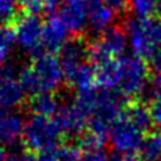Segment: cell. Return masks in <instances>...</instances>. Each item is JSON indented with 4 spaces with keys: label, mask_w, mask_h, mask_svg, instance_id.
Returning <instances> with one entry per match:
<instances>
[{
    "label": "cell",
    "mask_w": 161,
    "mask_h": 161,
    "mask_svg": "<svg viewBox=\"0 0 161 161\" xmlns=\"http://www.w3.org/2000/svg\"><path fill=\"white\" fill-rule=\"evenodd\" d=\"M125 32L130 39L136 57L150 60L161 48V20L154 18H133L125 22Z\"/></svg>",
    "instance_id": "cell-1"
},
{
    "label": "cell",
    "mask_w": 161,
    "mask_h": 161,
    "mask_svg": "<svg viewBox=\"0 0 161 161\" xmlns=\"http://www.w3.org/2000/svg\"><path fill=\"white\" fill-rule=\"evenodd\" d=\"M60 136L62 133L53 118L34 115L26 124L23 141L28 150L42 153L47 149L58 147Z\"/></svg>",
    "instance_id": "cell-2"
},
{
    "label": "cell",
    "mask_w": 161,
    "mask_h": 161,
    "mask_svg": "<svg viewBox=\"0 0 161 161\" xmlns=\"http://www.w3.org/2000/svg\"><path fill=\"white\" fill-rule=\"evenodd\" d=\"M149 80V67L138 57L119 58L118 89L125 97H137L147 87Z\"/></svg>",
    "instance_id": "cell-3"
},
{
    "label": "cell",
    "mask_w": 161,
    "mask_h": 161,
    "mask_svg": "<svg viewBox=\"0 0 161 161\" xmlns=\"http://www.w3.org/2000/svg\"><path fill=\"white\" fill-rule=\"evenodd\" d=\"M144 133L145 132H142L138 126H136L122 113L110 128L109 138L115 152L124 154H133L138 152L141 144L145 138Z\"/></svg>",
    "instance_id": "cell-4"
},
{
    "label": "cell",
    "mask_w": 161,
    "mask_h": 161,
    "mask_svg": "<svg viewBox=\"0 0 161 161\" xmlns=\"http://www.w3.org/2000/svg\"><path fill=\"white\" fill-rule=\"evenodd\" d=\"M16 30V40L23 50L35 59L40 55L46 54L42 42L43 23L35 15H24L18 16L14 20Z\"/></svg>",
    "instance_id": "cell-5"
},
{
    "label": "cell",
    "mask_w": 161,
    "mask_h": 161,
    "mask_svg": "<svg viewBox=\"0 0 161 161\" xmlns=\"http://www.w3.org/2000/svg\"><path fill=\"white\" fill-rule=\"evenodd\" d=\"M32 73L36 80V89L39 93H54L58 90L63 77V70L60 60L55 57V54H43L35 58L31 63Z\"/></svg>",
    "instance_id": "cell-6"
},
{
    "label": "cell",
    "mask_w": 161,
    "mask_h": 161,
    "mask_svg": "<svg viewBox=\"0 0 161 161\" xmlns=\"http://www.w3.org/2000/svg\"><path fill=\"white\" fill-rule=\"evenodd\" d=\"M69 31L66 23L62 20L59 15H50L48 19L43 23L42 42L43 47L48 54L60 53V50L67 43Z\"/></svg>",
    "instance_id": "cell-7"
},
{
    "label": "cell",
    "mask_w": 161,
    "mask_h": 161,
    "mask_svg": "<svg viewBox=\"0 0 161 161\" xmlns=\"http://www.w3.org/2000/svg\"><path fill=\"white\" fill-rule=\"evenodd\" d=\"M54 121L62 134L77 136L83 132L86 126V117L74 106H60L57 114L54 115Z\"/></svg>",
    "instance_id": "cell-8"
},
{
    "label": "cell",
    "mask_w": 161,
    "mask_h": 161,
    "mask_svg": "<svg viewBox=\"0 0 161 161\" xmlns=\"http://www.w3.org/2000/svg\"><path fill=\"white\" fill-rule=\"evenodd\" d=\"M59 16L71 32L80 34L89 23V4L67 0L59 11Z\"/></svg>",
    "instance_id": "cell-9"
},
{
    "label": "cell",
    "mask_w": 161,
    "mask_h": 161,
    "mask_svg": "<svg viewBox=\"0 0 161 161\" xmlns=\"http://www.w3.org/2000/svg\"><path fill=\"white\" fill-rule=\"evenodd\" d=\"M26 124L20 114L15 112L0 113V144L14 145L24 136Z\"/></svg>",
    "instance_id": "cell-10"
},
{
    "label": "cell",
    "mask_w": 161,
    "mask_h": 161,
    "mask_svg": "<svg viewBox=\"0 0 161 161\" xmlns=\"http://www.w3.org/2000/svg\"><path fill=\"white\" fill-rule=\"evenodd\" d=\"M115 12L105 0H92L89 4V24L94 31H105L112 26Z\"/></svg>",
    "instance_id": "cell-11"
},
{
    "label": "cell",
    "mask_w": 161,
    "mask_h": 161,
    "mask_svg": "<svg viewBox=\"0 0 161 161\" xmlns=\"http://www.w3.org/2000/svg\"><path fill=\"white\" fill-rule=\"evenodd\" d=\"M126 36L128 35L122 28L117 26H110L103 31L102 36L99 38V42L113 58L118 59L122 58L125 50H126Z\"/></svg>",
    "instance_id": "cell-12"
},
{
    "label": "cell",
    "mask_w": 161,
    "mask_h": 161,
    "mask_svg": "<svg viewBox=\"0 0 161 161\" xmlns=\"http://www.w3.org/2000/svg\"><path fill=\"white\" fill-rule=\"evenodd\" d=\"M4 78V77H3ZM24 89L18 80L12 78H4L3 86L0 90V109L12 110L22 105L24 99Z\"/></svg>",
    "instance_id": "cell-13"
},
{
    "label": "cell",
    "mask_w": 161,
    "mask_h": 161,
    "mask_svg": "<svg viewBox=\"0 0 161 161\" xmlns=\"http://www.w3.org/2000/svg\"><path fill=\"white\" fill-rule=\"evenodd\" d=\"M95 82L105 89H115L119 83V58L110 59L108 62L94 67Z\"/></svg>",
    "instance_id": "cell-14"
},
{
    "label": "cell",
    "mask_w": 161,
    "mask_h": 161,
    "mask_svg": "<svg viewBox=\"0 0 161 161\" xmlns=\"http://www.w3.org/2000/svg\"><path fill=\"white\" fill-rule=\"evenodd\" d=\"M58 99L53 93H39L35 94L30 101V109L34 115H43V117H51L55 115L59 110Z\"/></svg>",
    "instance_id": "cell-15"
},
{
    "label": "cell",
    "mask_w": 161,
    "mask_h": 161,
    "mask_svg": "<svg viewBox=\"0 0 161 161\" xmlns=\"http://www.w3.org/2000/svg\"><path fill=\"white\" fill-rule=\"evenodd\" d=\"M122 113L125 117L129 118L142 132H148L152 128V125L154 124L153 117H152V110L142 103H138V102L130 103L128 105V108L124 109Z\"/></svg>",
    "instance_id": "cell-16"
},
{
    "label": "cell",
    "mask_w": 161,
    "mask_h": 161,
    "mask_svg": "<svg viewBox=\"0 0 161 161\" xmlns=\"http://www.w3.org/2000/svg\"><path fill=\"white\" fill-rule=\"evenodd\" d=\"M161 160V133H150L144 138L138 149V161Z\"/></svg>",
    "instance_id": "cell-17"
},
{
    "label": "cell",
    "mask_w": 161,
    "mask_h": 161,
    "mask_svg": "<svg viewBox=\"0 0 161 161\" xmlns=\"http://www.w3.org/2000/svg\"><path fill=\"white\" fill-rule=\"evenodd\" d=\"M130 7L138 18H153L157 15V0H129Z\"/></svg>",
    "instance_id": "cell-18"
},
{
    "label": "cell",
    "mask_w": 161,
    "mask_h": 161,
    "mask_svg": "<svg viewBox=\"0 0 161 161\" xmlns=\"http://www.w3.org/2000/svg\"><path fill=\"white\" fill-rule=\"evenodd\" d=\"M106 137L103 136H99L94 132H89L80 136L79 138V147L83 152L86 150H95V149H102L105 142H106Z\"/></svg>",
    "instance_id": "cell-19"
},
{
    "label": "cell",
    "mask_w": 161,
    "mask_h": 161,
    "mask_svg": "<svg viewBox=\"0 0 161 161\" xmlns=\"http://www.w3.org/2000/svg\"><path fill=\"white\" fill-rule=\"evenodd\" d=\"M19 0H0V20L3 23H14L18 15Z\"/></svg>",
    "instance_id": "cell-20"
},
{
    "label": "cell",
    "mask_w": 161,
    "mask_h": 161,
    "mask_svg": "<svg viewBox=\"0 0 161 161\" xmlns=\"http://www.w3.org/2000/svg\"><path fill=\"white\" fill-rule=\"evenodd\" d=\"M16 40V30L14 23H3L0 24V47L11 48Z\"/></svg>",
    "instance_id": "cell-21"
},
{
    "label": "cell",
    "mask_w": 161,
    "mask_h": 161,
    "mask_svg": "<svg viewBox=\"0 0 161 161\" xmlns=\"http://www.w3.org/2000/svg\"><path fill=\"white\" fill-rule=\"evenodd\" d=\"M44 2L46 0H19V6L24 15H35L44 12Z\"/></svg>",
    "instance_id": "cell-22"
},
{
    "label": "cell",
    "mask_w": 161,
    "mask_h": 161,
    "mask_svg": "<svg viewBox=\"0 0 161 161\" xmlns=\"http://www.w3.org/2000/svg\"><path fill=\"white\" fill-rule=\"evenodd\" d=\"M108 154L103 152V149L95 150H86L80 156V161H108Z\"/></svg>",
    "instance_id": "cell-23"
},
{
    "label": "cell",
    "mask_w": 161,
    "mask_h": 161,
    "mask_svg": "<svg viewBox=\"0 0 161 161\" xmlns=\"http://www.w3.org/2000/svg\"><path fill=\"white\" fill-rule=\"evenodd\" d=\"M150 95L156 103H161V74H156L150 82Z\"/></svg>",
    "instance_id": "cell-24"
},
{
    "label": "cell",
    "mask_w": 161,
    "mask_h": 161,
    "mask_svg": "<svg viewBox=\"0 0 161 161\" xmlns=\"http://www.w3.org/2000/svg\"><path fill=\"white\" fill-rule=\"evenodd\" d=\"M40 161H60V152H59V145L54 147L51 149H47L44 152L39 153Z\"/></svg>",
    "instance_id": "cell-25"
},
{
    "label": "cell",
    "mask_w": 161,
    "mask_h": 161,
    "mask_svg": "<svg viewBox=\"0 0 161 161\" xmlns=\"http://www.w3.org/2000/svg\"><path fill=\"white\" fill-rule=\"evenodd\" d=\"M112 9L115 12V14H121V12H125L126 9L130 7V2L129 0H105Z\"/></svg>",
    "instance_id": "cell-26"
},
{
    "label": "cell",
    "mask_w": 161,
    "mask_h": 161,
    "mask_svg": "<svg viewBox=\"0 0 161 161\" xmlns=\"http://www.w3.org/2000/svg\"><path fill=\"white\" fill-rule=\"evenodd\" d=\"M150 66L156 71V74H161V48L158 50V53L150 59Z\"/></svg>",
    "instance_id": "cell-27"
},
{
    "label": "cell",
    "mask_w": 161,
    "mask_h": 161,
    "mask_svg": "<svg viewBox=\"0 0 161 161\" xmlns=\"http://www.w3.org/2000/svg\"><path fill=\"white\" fill-rule=\"evenodd\" d=\"M150 110H152L153 122L157 125L158 128H161V103H156Z\"/></svg>",
    "instance_id": "cell-28"
},
{
    "label": "cell",
    "mask_w": 161,
    "mask_h": 161,
    "mask_svg": "<svg viewBox=\"0 0 161 161\" xmlns=\"http://www.w3.org/2000/svg\"><path fill=\"white\" fill-rule=\"evenodd\" d=\"M108 161H136L133 154H124V153H114L112 156H109Z\"/></svg>",
    "instance_id": "cell-29"
},
{
    "label": "cell",
    "mask_w": 161,
    "mask_h": 161,
    "mask_svg": "<svg viewBox=\"0 0 161 161\" xmlns=\"http://www.w3.org/2000/svg\"><path fill=\"white\" fill-rule=\"evenodd\" d=\"M12 161H40V160L32 153H23L19 156H12Z\"/></svg>",
    "instance_id": "cell-30"
},
{
    "label": "cell",
    "mask_w": 161,
    "mask_h": 161,
    "mask_svg": "<svg viewBox=\"0 0 161 161\" xmlns=\"http://www.w3.org/2000/svg\"><path fill=\"white\" fill-rule=\"evenodd\" d=\"M6 152H4L3 148H0V161H6Z\"/></svg>",
    "instance_id": "cell-31"
},
{
    "label": "cell",
    "mask_w": 161,
    "mask_h": 161,
    "mask_svg": "<svg viewBox=\"0 0 161 161\" xmlns=\"http://www.w3.org/2000/svg\"><path fill=\"white\" fill-rule=\"evenodd\" d=\"M157 15H161V0H157Z\"/></svg>",
    "instance_id": "cell-32"
},
{
    "label": "cell",
    "mask_w": 161,
    "mask_h": 161,
    "mask_svg": "<svg viewBox=\"0 0 161 161\" xmlns=\"http://www.w3.org/2000/svg\"><path fill=\"white\" fill-rule=\"evenodd\" d=\"M3 80H4V78L0 75V90H2V86H3Z\"/></svg>",
    "instance_id": "cell-33"
},
{
    "label": "cell",
    "mask_w": 161,
    "mask_h": 161,
    "mask_svg": "<svg viewBox=\"0 0 161 161\" xmlns=\"http://www.w3.org/2000/svg\"><path fill=\"white\" fill-rule=\"evenodd\" d=\"M6 161H12V156H9V157L6 158Z\"/></svg>",
    "instance_id": "cell-34"
},
{
    "label": "cell",
    "mask_w": 161,
    "mask_h": 161,
    "mask_svg": "<svg viewBox=\"0 0 161 161\" xmlns=\"http://www.w3.org/2000/svg\"><path fill=\"white\" fill-rule=\"evenodd\" d=\"M2 112H3V110H2V109H0V113H2Z\"/></svg>",
    "instance_id": "cell-35"
},
{
    "label": "cell",
    "mask_w": 161,
    "mask_h": 161,
    "mask_svg": "<svg viewBox=\"0 0 161 161\" xmlns=\"http://www.w3.org/2000/svg\"><path fill=\"white\" fill-rule=\"evenodd\" d=\"M160 161H161V160H160Z\"/></svg>",
    "instance_id": "cell-36"
}]
</instances>
